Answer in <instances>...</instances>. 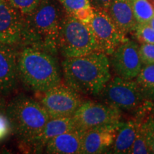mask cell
<instances>
[{"label": "cell", "mask_w": 154, "mask_h": 154, "mask_svg": "<svg viewBox=\"0 0 154 154\" xmlns=\"http://www.w3.org/2000/svg\"><path fill=\"white\" fill-rule=\"evenodd\" d=\"M64 12L58 0H42L32 12L23 16L19 47L35 48L57 57L59 30Z\"/></svg>", "instance_id": "cell-1"}, {"label": "cell", "mask_w": 154, "mask_h": 154, "mask_svg": "<svg viewBox=\"0 0 154 154\" xmlns=\"http://www.w3.org/2000/svg\"><path fill=\"white\" fill-rule=\"evenodd\" d=\"M61 66L66 84L79 94L99 95L111 79L110 60L102 51L66 58Z\"/></svg>", "instance_id": "cell-2"}, {"label": "cell", "mask_w": 154, "mask_h": 154, "mask_svg": "<svg viewBox=\"0 0 154 154\" xmlns=\"http://www.w3.org/2000/svg\"><path fill=\"white\" fill-rule=\"evenodd\" d=\"M19 79L34 91L44 93L61 82L57 58L35 48L21 47L17 52Z\"/></svg>", "instance_id": "cell-3"}, {"label": "cell", "mask_w": 154, "mask_h": 154, "mask_svg": "<svg viewBox=\"0 0 154 154\" xmlns=\"http://www.w3.org/2000/svg\"><path fill=\"white\" fill-rule=\"evenodd\" d=\"M6 115L12 131L24 144L39 134L51 119L40 101L24 95L11 100L6 108Z\"/></svg>", "instance_id": "cell-4"}, {"label": "cell", "mask_w": 154, "mask_h": 154, "mask_svg": "<svg viewBox=\"0 0 154 154\" xmlns=\"http://www.w3.org/2000/svg\"><path fill=\"white\" fill-rule=\"evenodd\" d=\"M101 51L89 25L64 12L59 35V52L62 57H81Z\"/></svg>", "instance_id": "cell-5"}, {"label": "cell", "mask_w": 154, "mask_h": 154, "mask_svg": "<svg viewBox=\"0 0 154 154\" xmlns=\"http://www.w3.org/2000/svg\"><path fill=\"white\" fill-rule=\"evenodd\" d=\"M100 94L106 103L120 110H136L146 101L136 80L117 76L109 80Z\"/></svg>", "instance_id": "cell-6"}, {"label": "cell", "mask_w": 154, "mask_h": 154, "mask_svg": "<svg viewBox=\"0 0 154 154\" xmlns=\"http://www.w3.org/2000/svg\"><path fill=\"white\" fill-rule=\"evenodd\" d=\"M42 94L40 103L51 119L73 116L83 102L79 93L61 83Z\"/></svg>", "instance_id": "cell-7"}, {"label": "cell", "mask_w": 154, "mask_h": 154, "mask_svg": "<svg viewBox=\"0 0 154 154\" xmlns=\"http://www.w3.org/2000/svg\"><path fill=\"white\" fill-rule=\"evenodd\" d=\"M87 24L95 36L100 51L108 56L112 54L115 49L127 39L104 9L93 7V16Z\"/></svg>", "instance_id": "cell-8"}, {"label": "cell", "mask_w": 154, "mask_h": 154, "mask_svg": "<svg viewBox=\"0 0 154 154\" xmlns=\"http://www.w3.org/2000/svg\"><path fill=\"white\" fill-rule=\"evenodd\" d=\"M77 128L86 130L121 121V110L107 103L83 101L73 116Z\"/></svg>", "instance_id": "cell-9"}, {"label": "cell", "mask_w": 154, "mask_h": 154, "mask_svg": "<svg viewBox=\"0 0 154 154\" xmlns=\"http://www.w3.org/2000/svg\"><path fill=\"white\" fill-rule=\"evenodd\" d=\"M110 57L113 72L117 76L125 79H134L143 67L139 47L128 38L115 49Z\"/></svg>", "instance_id": "cell-10"}, {"label": "cell", "mask_w": 154, "mask_h": 154, "mask_svg": "<svg viewBox=\"0 0 154 154\" xmlns=\"http://www.w3.org/2000/svg\"><path fill=\"white\" fill-rule=\"evenodd\" d=\"M23 15L8 0L0 2V43L16 48L21 40Z\"/></svg>", "instance_id": "cell-11"}, {"label": "cell", "mask_w": 154, "mask_h": 154, "mask_svg": "<svg viewBox=\"0 0 154 154\" xmlns=\"http://www.w3.org/2000/svg\"><path fill=\"white\" fill-rule=\"evenodd\" d=\"M120 122L82 130V153H102L107 151L114 142Z\"/></svg>", "instance_id": "cell-12"}, {"label": "cell", "mask_w": 154, "mask_h": 154, "mask_svg": "<svg viewBox=\"0 0 154 154\" xmlns=\"http://www.w3.org/2000/svg\"><path fill=\"white\" fill-rule=\"evenodd\" d=\"M19 79L15 47L0 43V94L12 91Z\"/></svg>", "instance_id": "cell-13"}, {"label": "cell", "mask_w": 154, "mask_h": 154, "mask_svg": "<svg viewBox=\"0 0 154 154\" xmlns=\"http://www.w3.org/2000/svg\"><path fill=\"white\" fill-rule=\"evenodd\" d=\"M76 128V121L73 116L51 118L47 123L42 131L25 145L32 148L34 151H40L45 147L51 138Z\"/></svg>", "instance_id": "cell-14"}, {"label": "cell", "mask_w": 154, "mask_h": 154, "mask_svg": "<svg viewBox=\"0 0 154 154\" xmlns=\"http://www.w3.org/2000/svg\"><path fill=\"white\" fill-rule=\"evenodd\" d=\"M82 130L76 128L55 136L46 145V152L54 154L82 153Z\"/></svg>", "instance_id": "cell-15"}, {"label": "cell", "mask_w": 154, "mask_h": 154, "mask_svg": "<svg viewBox=\"0 0 154 154\" xmlns=\"http://www.w3.org/2000/svg\"><path fill=\"white\" fill-rule=\"evenodd\" d=\"M107 11L125 35L134 32L138 23L135 19L130 0H113Z\"/></svg>", "instance_id": "cell-16"}, {"label": "cell", "mask_w": 154, "mask_h": 154, "mask_svg": "<svg viewBox=\"0 0 154 154\" xmlns=\"http://www.w3.org/2000/svg\"><path fill=\"white\" fill-rule=\"evenodd\" d=\"M140 122L129 120L126 122H120L111 151L113 153H131L132 146L137 134Z\"/></svg>", "instance_id": "cell-17"}, {"label": "cell", "mask_w": 154, "mask_h": 154, "mask_svg": "<svg viewBox=\"0 0 154 154\" xmlns=\"http://www.w3.org/2000/svg\"><path fill=\"white\" fill-rule=\"evenodd\" d=\"M136 82L146 101L154 100V63L145 65L136 77Z\"/></svg>", "instance_id": "cell-18"}, {"label": "cell", "mask_w": 154, "mask_h": 154, "mask_svg": "<svg viewBox=\"0 0 154 154\" xmlns=\"http://www.w3.org/2000/svg\"><path fill=\"white\" fill-rule=\"evenodd\" d=\"M134 14L138 24L149 23L154 16V7L149 0H130Z\"/></svg>", "instance_id": "cell-19"}, {"label": "cell", "mask_w": 154, "mask_h": 154, "mask_svg": "<svg viewBox=\"0 0 154 154\" xmlns=\"http://www.w3.org/2000/svg\"><path fill=\"white\" fill-rule=\"evenodd\" d=\"M131 153L133 154H146L151 153L149 148L146 141V132L143 123H140L137 134L135 138L134 145L132 146Z\"/></svg>", "instance_id": "cell-20"}, {"label": "cell", "mask_w": 154, "mask_h": 154, "mask_svg": "<svg viewBox=\"0 0 154 154\" xmlns=\"http://www.w3.org/2000/svg\"><path fill=\"white\" fill-rule=\"evenodd\" d=\"M133 32L140 43L154 44V29L149 23L137 24Z\"/></svg>", "instance_id": "cell-21"}, {"label": "cell", "mask_w": 154, "mask_h": 154, "mask_svg": "<svg viewBox=\"0 0 154 154\" xmlns=\"http://www.w3.org/2000/svg\"><path fill=\"white\" fill-rule=\"evenodd\" d=\"M63 10L69 14L74 16L77 12L88 9L92 6L89 0H58Z\"/></svg>", "instance_id": "cell-22"}, {"label": "cell", "mask_w": 154, "mask_h": 154, "mask_svg": "<svg viewBox=\"0 0 154 154\" xmlns=\"http://www.w3.org/2000/svg\"><path fill=\"white\" fill-rule=\"evenodd\" d=\"M23 16L29 14L37 7L42 0H8Z\"/></svg>", "instance_id": "cell-23"}, {"label": "cell", "mask_w": 154, "mask_h": 154, "mask_svg": "<svg viewBox=\"0 0 154 154\" xmlns=\"http://www.w3.org/2000/svg\"><path fill=\"white\" fill-rule=\"evenodd\" d=\"M139 54L143 64L154 63V44H142L139 47Z\"/></svg>", "instance_id": "cell-24"}, {"label": "cell", "mask_w": 154, "mask_h": 154, "mask_svg": "<svg viewBox=\"0 0 154 154\" xmlns=\"http://www.w3.org/2000/svg\"><path fill=\"white\" fill-rule=\"evenodd\" d=\"M142 123L145 129L146 141L150 150V146L154 140V116L149 117Z\"/></svg>", "instance_id": "cell-25"}, {"label": "cell", "mask_w": 154, "mask_h": 154, "mask_svg": "<svg viewBox=\"0 0 154 154\" xmlns=\"http://www.w3.org/2000/svg\"><path fill=\"white\" fill-rule=\"evenodd\" d=\"M11 127L6 113H0V140L3 139L11 131Z\"/></svg>", "instance_id": "cell-26"}, {"label": "cell", "mask_w": 154, "mask_h": 154, "mask_svg": "<svg viewBox=\"0 0 154 154\" xmlns=\"http://www.w3.org/2000/svg\"><path fill=\"white\" fill-rule=\"evenodd\" d=\"M113 0H89L92 7L108 11Z\"/></svg>", "instance_id": "cell-27"}, {"label": "cell", "mask_w": 154, "mask_h": 154, "mask_svg": "<svg viewBox=\"0 0 154 154\" xmlns=\"http://www.w3.org/2000/svg\"><path fill=\"white\" fill-rule=\"evenodd\" d=\"M6 103L2 98L0 96V113H6Z\"/></svg>", "instance_id": "cell-28"}, {"label": "cell", "mask_w": 154, "mask_h": 154, "mask_svg": "<svg viewBox=\"0 0 154 154\" xmlns=\"http://www.w3.org/2000/svg\"><path fill=\"white\" fill-rule=\"evenodd\" d=\"M150 151H151V153H154V140L150 146Z\"/></svg>", "instance_id": "cell-29"}, {"label": "cell", "mask_w": 154, "mask_h": 154, "mask_svg": "<svg viewBox=\"0 0 154 154\" xmlns=\"http://www.w3.org/2000/svg\"><path fill=\"white\" fill-rule=\"evenodd\" d=\"M149 24H150V26H151V27L154 29V16L152 17V19H151V21L149 22Z\"/></svg>", "instance_id": "cell-30"}, {"label": "cell", "mask_w": 154, "mask_h": 154, "mask_svg": "<svg viewBox=\"0 0 154 154\" xmlns=\"http://www.w3.org/2000/svg\"><path fill=\"white\" fill-rule=\"evenodd\" d=\"M149 2L151 3V5L154 7V0H149Z\"/></svg>", "instance_id": "cell-31"}, {"label": "cell", "mask_w": 154, "mask_h": 154, "mask_svg": "<svg viewBox=\"0 0 154 154\" xmlns=\"http://www.w3.org/2000/svg\"><path fill=\"white\" fill-rule=\"evenodd\" d=\"M2 2V0H0V2Z\"/></svg>", "instance_id": "cell-32"}]
</instances>
